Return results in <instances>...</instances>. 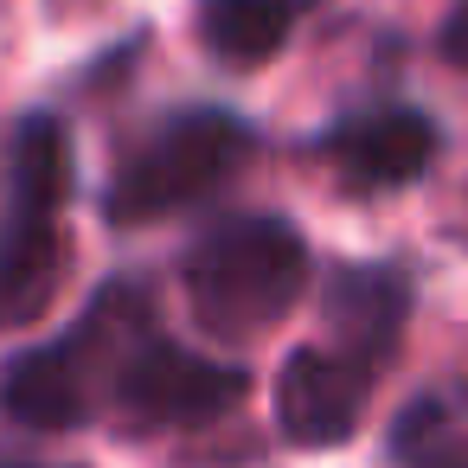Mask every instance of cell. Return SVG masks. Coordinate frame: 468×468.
Segmentation results:
<instances>
[{
  "instance_id": "1",
  "label": "cell",
  "mask_w": 468,
  "mask_h": 468,
  "mask_svg": "<svg viewBox=\"0 0 468 468\" xmlns=\"http://www.w3.org/2000/svg\"><path fill=\"white\" fill-rule=\"evenodd\" d=\"M71 135L58 116H27L7 142L0 186V334L33 327L65 282Z\"/></svg>"
},
{
  "instance_id": "2",
  "label": "cell",
  "mask_w": 468,
  "mask_h": 468,
  "mask_svg": "<svg viewBox=\"0 0 468 468\" xmlns=\"http://www.w3.org/2000/svg\"><path fill=\"white\" fill-rule=\"evenodd\" d=\"M154 321V302L142 282H110L97 289V302L52 340L27 346L7 378H0V404L7 417L33 423V430H78L90 417H103L110 404V378L122 346Z\"/></svg>"
},
{
  "instance_id": "3",
  "label": "cell",
  "mask_w": 468,
  "mask_h": 468,
  "mask_svg": "<svg viewBox=\"0 0 468 468\" xmlns=\"http://www.w3.org/2000/svg\"><path fill=\"white\" fill-rule=\"evenodd\" d=\"M186 308L218 340H250L276 327L308 289V244L289 218H225L193 238L180 263Z\"/></svg>"
},
{
  "instance_id": "4",
  "label": "cell",
  "mask_w": 468,
  "mask_h": 468,
  "mask_svg": "<svg viewBox=\"0 0 468 468\" xmlns=\"http://www.w3.org/2000/svg\"><path fill=\"white\" fill-rule=\"evenodd\" d=\"M250 148H257V135H250L244 116H231V110H180V116L154 122L116 161L103 212H110V225H161L174 212H193L199 199H212L218 186L238 180Z\"/></svg>"
},
{
  "instance_id": "5",
  "label": "cell",
  "mask_w": 468,
  "mask_h": 468,
  "mask_svg": "<svg viewBox=\"0 0 468 468\" xmlns=\"http://www.w3.org/2000/svg\"><path fill=\"white\" fill-rule=\"evenodd\" d=\"M244 385H250L244 366L206 359V353L167 340L161 321H148L116 359L103 417L129 423V430H199V423H218L225 410H238Z\"/></svg>"
},
{
  "instance_id": "6",
  "label": "cell",
  "mask_w": 468,
  "mask_h": 468,
  "mask_svg": "<svg viewBox=\"0 0 468 468\" xmlns=\"http://www.w3.org/2000/svg\"><path fill=\"white\" fill-rule=\"evenodd\" d=\"M442 135L423 110L410 103H378V110H353L321 135L327 167L353 186V193H398L410 180L430 174Z\"/></svg>"
},
{
  "instance_id": "7",
  "label": "cell",
  "mask_w": 468,
  "mask_h": 468,
  "mask_svg": "<svg viewBox=\"0 0 468 468\" xmlns=\"http://www.w3.org/2000/svg\"><path fill=\"white\" fill-rule=\"evenodd\" d=\"M372 372L366 359L340 353V346H295L276 372V423L289 442L302 449H334L359 430L366 398H372Z\"/></svg>"
},
{
  "instance_id": "8",
  "label": "cell",
  "mask_w": 468,
  "mask_h": 468,
  "mask_svg": "<svg viewBox=\"0 0 468 468\" xmlns=\"http://www.w3.org/2000/svg\"><path fill=\"white\" fill-rule=\"evenodd\" d=\"M404 314H410V282L385 263H346L334 270L327 282V327L340 353L366 359V366H385L398 353V334H404Z\"/></svg>"
},
{
  "instance_id": "9",
  "label": "cell",
  "mask_w": 468,
  "mask_h": 468,
  "mask_svg": "<svg viewBox=\"0 0 468 468\" xmlns=\"http://www.w3.org/2000/svg\"><path fill=\"white\" fill-rule=\"evenodd\" d=\"M302 7L308 0H199V39L218 65L250 71L289 46Z\"/></svg>"
},
{
  "instance_id": "10",
  "label": "cell",
  "mask_w": 468,
  "mask_h": 468,
  "mask_svg": "<svg viewBox=\"0 0 468 468\" xmlns=\"http://www.w3.org/2000/svg\"><path fill=\"white\" fill-rule=\"evenodd\" d=\"M391 462L398 468H468V398L423 391L391 417Z\"/></svg>"
},
{
  "instance_id": "11",
  "label": "cell",
  "mask_w": 468,
  "mask_h": 468,
  "mask_svg": "<svg viewBox=\"0 0 468 468\" xmlns=\"http://www.w3.org/2000/svg\"><path fill=\"white\" fill-rule=\"evenodd\" d=\"M436 52H442V65L468 71V0H455V7H449V20H442V33H436Z\"/></svg>"
},
{
  "instance_id": "12",
  "label": "cell",
  "mask_w": 468,
  "mask_h": 468,
  "mask_svg": "<svg viewBox=\"0 0 468 468\" xmlns=\"http://www.w3.org/2000/svg\"><path fill=\"white\" fill-rule=\"evenodd\" d=\"M0 468H46V462H0Z\"/></svg>"
}]
</instances>
